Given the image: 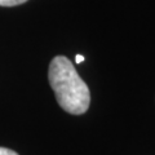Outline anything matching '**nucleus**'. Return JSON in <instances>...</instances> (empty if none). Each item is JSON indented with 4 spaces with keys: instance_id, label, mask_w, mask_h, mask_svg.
<instances>
[{
    "instance_id": "obj_1",
    "label": "nucleus",
    "mask_w": 155,
    "mask_h": 155,
    "mask_svg": "<svg viewBox=\"0 0 155 155\" xmlns=\"http://www.w3.org/2000/svg\"><path fill=\"white\" fill-rule=\"evenodd\" d=\"M48 79L58 105L66 113L81 115L88 110L91 104L89 88L67 57L57 56L53 58L49 65Z\"/></svg>"
},
{
    "instance_id": "obj_3",
    "label": "nucleus",
    "mask_w": 155,
    "mask_h": 155,
    "mask_svg": "<svg viewBox=\"0 0 155 155\" xmlns=\"http://www.w3.org/2000/svg\"><path fill=\"white\" fill-rule=\"evenodd\" d=\"M0 155H18L16 151L7 147H0Z\"/></svg>"
},
{
    "instance_id": "obj_4",
    "label": "nucleus",
    "mask_w": 155,
    "mask_h": 155,
    "mask_svg": "<svg viewBox=\"0 0 155 155\" xmlns=\"http://www.w3.org/2000/svg\"><path fill=\"white\" fill-rule=\"evenodd\" d=\"M84 60H85L84 56H81V54H76L75 56V62H76V64H81Z\"/></svg>"
},
{
    "instance_id": "obj_2",
    "label": "nucleus",
    "mask_w": 155,
    "mask_h": 155,
    "mask_svg": "<svg viewBox=\"0 0 155 155\" xmlns=\"http://www.w3.org/2000/svg\"><path fill=\"white\" fill-rule=\"evenodd\" d=\"M26 2L27 0H0V7H16Z\"/></svg>"
}]
</instances>
